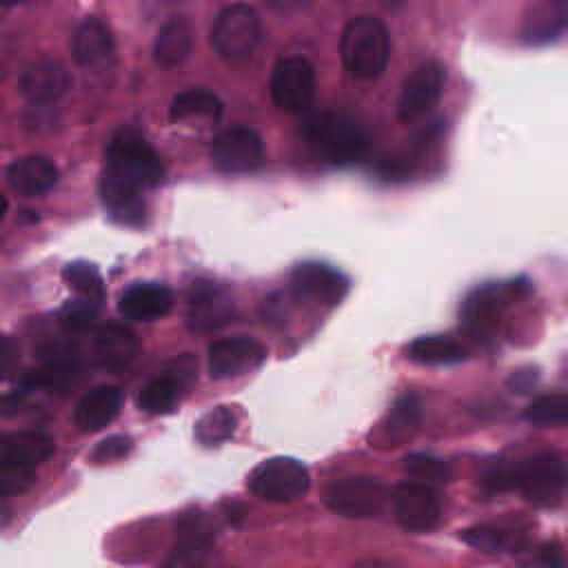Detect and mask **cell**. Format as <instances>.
Here are the masks:
<instances>
[{"label":"cell","instance_id":"13","mask_svg":"<svg viewBox=\"0 0 568 568\" xmlns=\"http://www.w3.org/2000/svg\"><path fill=\"white\" fill-rule=\"evenodd\" d=\"M266 348L251 337L220 339L209 348V373L213 379H231L257 368Z\"/></svg>","mask_w":568,"mask_h":568},{"label":"cell","instance_id":"37","mask_svg":"<svg viewBox=\"0 0 568 568\" xmlns=\"http://www.w3.org/2000/svg\"><path fill=\"white\" fill-rule=\"evenodd\" d=\"M33 479H36L33 468L0 464V499L24 493L27 488H31Z\"/></svg>","mask_w":568,"mask_h":568},{"label":"cell","instance_id":"24","mask_svg":"<svg viewBox=\"0 0 568 568\" xmlns=\"http://www.w3.org/2000/svg\"><path fill=\"white\" fill-rule=\"evenodd\" d=\"M113 51V36L98 18L84 20L71 40V58L78 67H98Z\"/></svg>","mask_w":568,"mask_h":568},{"label":"cell","instance_id":"30","mask_svg":"<svg viewBox=\"0 0 568 568\" xmlns=\"http://www.w3.org/2000/svg\"><path fill=\"white\" fill-rule=\"evenodd\" d=\"M406 357L422 366H450L464 362L466 348L446 335H422L406 346Z\"/></svg>","mask_w":568,"mask_h":568},{"label":"cell","instance_id":"27","mask_svg":"<svg viewBox=\"0 0 568 568\" xmlns=\"http://www.w3.org/2000/svg\"><path fill=\"white\" fill-rule=\"evenodd\" d=\"M213 537H215V526L206 513L197 508L184 510L178 519L175 552L204 559L213 546Z\"/></svg>","mask_w":568,"mask_h":568},{"label":"cell","instance_id":"3","mask_svg":"<svg viewBox=\"0 0 568 568\" xmlns=\"http://www.w3.org/2000/svg\"><path fill=\"white\" fill-rule=\"evenodd\" d=\"M304 140L328 162L351 164L366 153V135L348 115L322 111L311 115L302 126Z\"/></svg>","mask_w":568,"mask_h":568},{"label":"cell","instance_id":"35","mask_svg":"<svg viewBox=\"0 0 568 568\" xmlns=\"http://www.w3.org/2000/svg\"><path fill=\"white\" fill-rule=\"evenodd\" d=\"M406 473L413 477V481L422 484H444L450 479V468L444 459L426 455V453H413L404 459Z\"/></svg>","mask_w":568,"mask_h":568},{"label":"cell","instance_id":"26","mask_svg":"<svg viewBox=\"0 0 568 568\" xmlns=\"http://www.w3.org/2000/svg\"><path fill=\"white\" fill-rule=\"evenodd\" d=\"M222 115V102L206 89H186L173 98L171 120L197 126H211Z\"/></svg>","mask_w":568,"mask_h":568},{"label":"cell","instance_id":"41","mask_svg":"<svg viewBox=\"0 0 568 568\" xmlns=\"http://www.w3.org/2000/svg\"><path fill=\"white\" fill-rule=\"evenodd\" d=\"M535 382V375L530 371H521V373H515L513 379H510V386H515L517 393H526V388H530Z\"/></svg>","mask_w":568,"mask_h":568},{"label":"cell","instance_id":"19","mask_svg":"<svg viewBox=\"0 0 568 568\" xmlns=\"http://www.w3.org/2000/svg\"><path fill=\"white\" fill-rule=\"evenodd\" d=\"M173 308V293L155 282H140L129 286L120 297V313L126 320L151 322Z\"/></svg>","mask_w":568,"mask_h":568},{"label":"cell","instance_id":"10","mask_svg":"<svg viewBox=\"0 0 568 568\" xmlns=\"http://www.w3.org/2000/svg\"><path fill=\"white\" fill-rule=\"evenodd\" d=\"M315 93V71L302 55L282 58L271 75L273 102L288 113H297L308 106Z\"/></svg>","mask_w":568,"mask_h":568},{"label":"cell","instance_id":"22","mask_svg":"<svg viewBox=\"0 0 568 568\" xmlns=\"http://www.w3.org/2000/svg\"><path fill=\"white\" fill-rule=\"evenodd\" d=\"M124 395L118 386H98L89 390L75 408V426L82 433L102 430L120 413Z\"/></svg>","mask_w":568,"mask_h":568},{"label":"cell","instance_id":"11","mask_svg":"<svg viewBox=\"0 0 568 568\" xmlns=\"http://www.w3.org/2000/svg\"><path fill=\"white\" fill-rule=\"evenodd\" d=\"M395 517L402 528L410 532L433 530L442 519V504L433 486L422 481H402L393 495Z\"/></svg>","mask_w":568,"mask_h":568},{"label":"cell","instance_id":"25","mask_svg":"<svg viewBox=\"0 0 568 568\" xmlns=\"http://www.w3.org/2000/svg\"><path fill=\"white\" fill-rule=\"evenodd\" d=\"M193 47V24L186 16L169 18L153 42V58L162 67L182 64Z\"/></svg>","mask_w":568,"mask_h":568},{"label":"cell","instance_id":"33","mask_svg":"<svg viewBox=\"0 0 568 568\" xmlns=\"http://www.w3.org/2000/svg\"><path fill=\"white\" fill-rule=\"evenodd\" d=\"M459 537L468 546H473L481 552H490V555L513 550V548H517V541H519L517 535H510L506 528L495 526V524H475V526L462 530Z\"/></svg>","mask_w":568,"mask_h":568},{"label":"cell","instance_id":"36","mask_svg":"<svg viewBox=\"0 0 568 568\" xmlns=\"http://www.w3.org/2000/svg\"><path fill=\"white\" fill-rule=\"evenodd\" d=\"M100 308H102L100 302H93V300H87V297H78V295H75L73 300H69V302L62 306V311H60V322H62L64 328H69V331H73V333H80V331H87V328L95 322Z\"/></svg>","mask_w":568,"mask_h":568},{"label":"cell","instance_id":"31","mask_svg":"<svg viewBox=\"0 0 568 568\" xmlns=\"http://www.w3.org/2000/svg\"><path fill=\"white\" fill-rule=\"evenodd\" d=\"M237 426V415L231 406H215L202 415L195 424V439L204 446H217L226 442Z\"/></svg>","mask_w":568,"mask_h":568},{"label":"cell","instance_id":"7","mask_svg":"<svg viewBox=\"0 0 568 568\" xmlns=\"http://www.w3.org/2000/svg\"><path fill=\"white\" fill-rule=\"evenodd\" d=\"M322 501L342 517H375L388 506L390 493L373 477H344L326 484Z\"/></svg>","mask_w":568,"mask_h":568},{"label":"cell","instance_id":"28","mask_svg":"<svg viewBox=\"0 0 568 568\" xmlns=\"http://www.w3.org/2000/svg\"><path fill=\"white\" fill-rule=\"evenodd\" d=\"M504 306L501 291L497 286H481L475 288L462 306V322L473 333L486 335L497 326L499 311Z\"/></svg>","mask_w":568,"mask_h":568},{"label":"cell","instance_id":"6","mask_svg":"<svg viewBox=\"0 0 568 568\" xmlns=\"http://www.w3.org/2000/svg\"><path fill=\"white\" fill-rule=\"evenodd\" d=\"M246 486L264 501L291 504L306 495L311 477L302 462L293 457H271L251 470Z\"/></svg>","mask_w":568,"mask_h":568},{"label":"cell","instance_id":"32","mask_svg":"<svg viewBox=\"0 0 568 568\" xmlns=\"http://www.w3.org/2000/svg\"><path fill=\"white\" fill-rule=\"evenodd\" d=\"M526 422L539 428H555L568 424V395L550 393L532 399L524 410Z\"/></svg>","mask_w":568,"mask_h":568},{"label":"cell","instance_id":"2","mask_svg":"<svg viewBox=\"0 0 568 568\" xmlns=\"http://www.w3.org/2000/svg\"><path fill=\"white\" fill-rule=\"evenodd\" d=\"M339 55L346 71L359 80H375L390 60V36L375 16L353 18L339 40Z\"/></svg>","mask_w":568,"mask_h":568},{"label":"cell","instance_id":"40","mask_svg":"<svg viewBox=\"0 0 568 568\" xmlns=\"http://www.w3.org/2000/svg\"><path fill=\"white\" fill-rule=\"evenodd\" d=\"M537 568H568V557L559 544H544L535 555Z\"/></svg>","mask_w":568,"mask_h":568},{"label":"cell","instance_id":"8","mask_svg":"<svg viewBox=\"0 0 568 568\" xmlns=\"http://www.w3.org/2000/svg\"><path fill=\"white\" fill-rule=\"evenodd\" d=\"M446 84V67L439 60H426L413 69L406 78L399 100L397 115L402 122H415L433 111L439 102Z\"/></svg>","mask_w":568,"mask_h":568},{"label":"cell","instance_id":"18","mask_svg":"<svg viewBox=\"0 0 568 568\" xmlns=\"http://www.w3.org/2000/svg\"><path fill=\"white\" fill-rule=\"evenodd\" d=\"M140 353L138 335L122 324H104L95 333V357L109 373H122Z\"/></svg>","mask_w":568,"mask_h":568},{"label":"cell","instance_id":"34","mask_svg":"<svg viewBox=\"0 0 568 568\" xmlns=\"http://www.w3.org/2000/svg\"><path fill=\"white\" fill-rule=\"evenodd\" d=\"M62 277L78 297H87V300H93V302L102 304L104 282H102L100 271L91 262H71L62 271Z\"/></svg>","mask_w":568,"mask_h":568},{"label":"cell","instance_id":"21","mask_svg":"<svg viewBox=\"0 0 568 568\" xmlns=\"http://www.w3.org/2000/svg\"><path fill=\"white\" fill-rule=\"evenodd\" d=\"M53 453V439L40 430L0 435V464L36 468Z\"/></svg>","mask_w":568,"mask_h":568},{"label":"cell","instance_id":"43","mask_svg":"<svg viewBox=\"0 0 568 568\" xmlns=\"http://www.w3.org/2000/svg\"><path fill=\"white\" fill-rule=\"evenodd\" d=\"M4 209H7V202H4V197L0 195V220H2V215H4Z\"/></svg>","mask_w":568,"mask_h":568},{"label":"cell","instance_id":"29","mask_svg":"<svg viewBox=\"0 0 568 568\" xmlns=\"http://www.w3.org/2000/svg\"><path fill=\"white\" fill-rule=\"evenodd\" d=\"M422 415H424V410H422V399H419V395H415V393H404V395H399V397L390 404V408H388L384 422L379 424L382 439H384L386 444L395 446L397 442L410 437V435L417 430V426H419V422H422Z\"/></svg>","mask_w":568,"mask_h":568},{"label":"cell","instance_id":"16","mask_svg":"<svg viewBox=\"0 0 568 568\" xmlns=\"http://www.w3.org/2000/svg\"><path fill=\"white\" fill-rule=\"evenodd\" d=\"M568 31L566 2H537L530 4L519 22V40L526 47H544L559 40Z\"/></svg>","mask_w":568,"mask_h":568},{"label":"cell","instance_id":"14","mask_svg":"<svg viewBox=\"0 0 568 568\" xmlns=\"http://www.w3.org/2000/svg\"><path fill=\"white\" fill-rule=\"evenodd\" d=\"M231 293L213 282H195L189 291V326L193 331H215L233 317Z\"/></svg>","mask_w":568,"mask_h":568},{"label":"cell","instance_id":"9","mask_svg":"<svg viewBox=\"0 0 568 568\" xmlns=\"http://www.w3.org/2000/svg\"><path fill=\"white\" fill-rule=\"evenodd\" d=\"M197 375V359L193 355H180L171 362V366L149 384L138 395V406L144 413L162 415L175 408L180 397L191 388Z\"/></svg>","mask_w":568,"mask_h":568},{"label":"cell","instance_id":"5","mask_svg":"<svg viewBox=\"0 0 568 568\" xmlns=\"http://www.w3.org/2000/svg\"><path fill=\"white\" fill-rule=\"evenodd\" d=\"M262 38V22L253 7H224L211 29V44L215 53L229 62H242L253 55Z\"/></svg>","mask_w":568,"mask_h":568},{"label":"cell","instance_id":"17","mask_svg":"<svg viewBox=\"0 0 568 568\" xmlns=\"http://www.w3.org/2000/svg\"><path fill=\"white\" fill-rule=\"evenodd\" d=\"M71 87L67 69L55 60H40L27 67L18 80L20 93L33 104H51L60 100Z\"/></svg>","mask_w":568,"mask_h":568},{"label":"cell","instance_id":"38","mask_svg":"<svg viewBox=\"0 0 568 568\" xmlns=\"http://www.w3.org/2000/svg\"><path fill=\"white\" fill-rule=\"evenodd\" d=\"M133 448V442L131 437L126 435H111L102 442H98L89 455V462L91 464H111V462H118L122 457H126Z\"/></svg>","mask_w":568,"mask_h":568},{"label":"cell","instance_id":"39","mask_svg":"<svg viewBox=\"0 0 568 568\" xmlns=\"http://www.w3.org/2000/svg\"><path fill=\"white\" fill-rule=\"evenodd\" d=\"M18 364H20V353L16 342L4 333H0V382H7L9 377H13V373L18 371Z\"/></svg>","mask_w":568,"mask_h":568},{"label":"cell","instance_id":"1","mask_svg":"<svg viewBox=\"0 0 568 568\" xmlns=\"http://www.w3.org/2000/svg\"><path fill=\"white\" fill-rule=\"evenodd\" d=\"M490 493L517 490L535 506H555L568 490V462L557 453H541L519 464L495 466L484 475Z\"/></svg>","mask_w":568,"mask_h":568},{"label":"cell","instance_id":"42","mask_svg":"<svg viewBox=\"0 0 568 568\" xmlns=\"http://www.w3.org/2000/svg\"><path fill=\"white\" fill-rule=\"evenodd\" d=\"M351 568H402V566L395 561H388V559H362V561L353 564Z\"/></svg>","mask_w":568,"mask_h":568},{"label":"cell","instance_id":"15","mask_svg":"<svg viewBox=\"0 0 568 568\" xmlns=\"http://www.w3.org/2000/svg\"><path fill=\"white\" fill-rule=\"evenodd\" d=\"M291 286L304 300L337 304L348 291V280L328 264L304 262L291 273Z\"/></svg>","mask_w":568,"mask_h":568},{"label":"cell","instance_id":"23","mask_svg":"<svg viewBox=\"0 0 568 568\" xmlns=\"http://www.w3.org/2000/svg\"><path fill=\"white\" fill-rule=\"evenodd\" d=\"M9 184L22 197H36L47 193L55 180V164L44 155H27L9 166Z\"/></svg>","mask_w":568,"mask_h":568},{"label":"cell","instance_id":"12","mask_svg":"<svg viewBox=\"0 0 568 568\" xmlns=\"http://www.w3.org/2000/svg\"><path fill=\"white\" fill-rule=\"evenodd\" d=\"M264 162L262 138L246 126H231L213 140V164L224 173H251Z\"/></svg>","mask_w":568,"mask_h":568},{"label":"cell","instance_id":"20","mask_svg":"<svg viewBox=\"0 0 568 568\" xmlns=\"http://www.w3.org/2000/svg\"><path fill=\"white\" fill-rule=\"evenodd\" d=\"M100 195L115 222L140 226L146 220V204L140 195V189L113 178L106 171L100 180Z\"/></svg>","mask_w":568,"mask_h":568},{"label":"cell","instance_id":"4","mask_svg":"<svg viewBox=\"0 0 568 568\" xmlns=\"http://www.w3.org/2000/svg\"><path fill=\"white\" fill-rule=\"evenodd\" d=\"M104 171L140 191L160 184L164 178V166L158 153L133 129L115 133L106 153Z\"/></svg>","mask_w":568,"mask_h":568}]
</instances>
